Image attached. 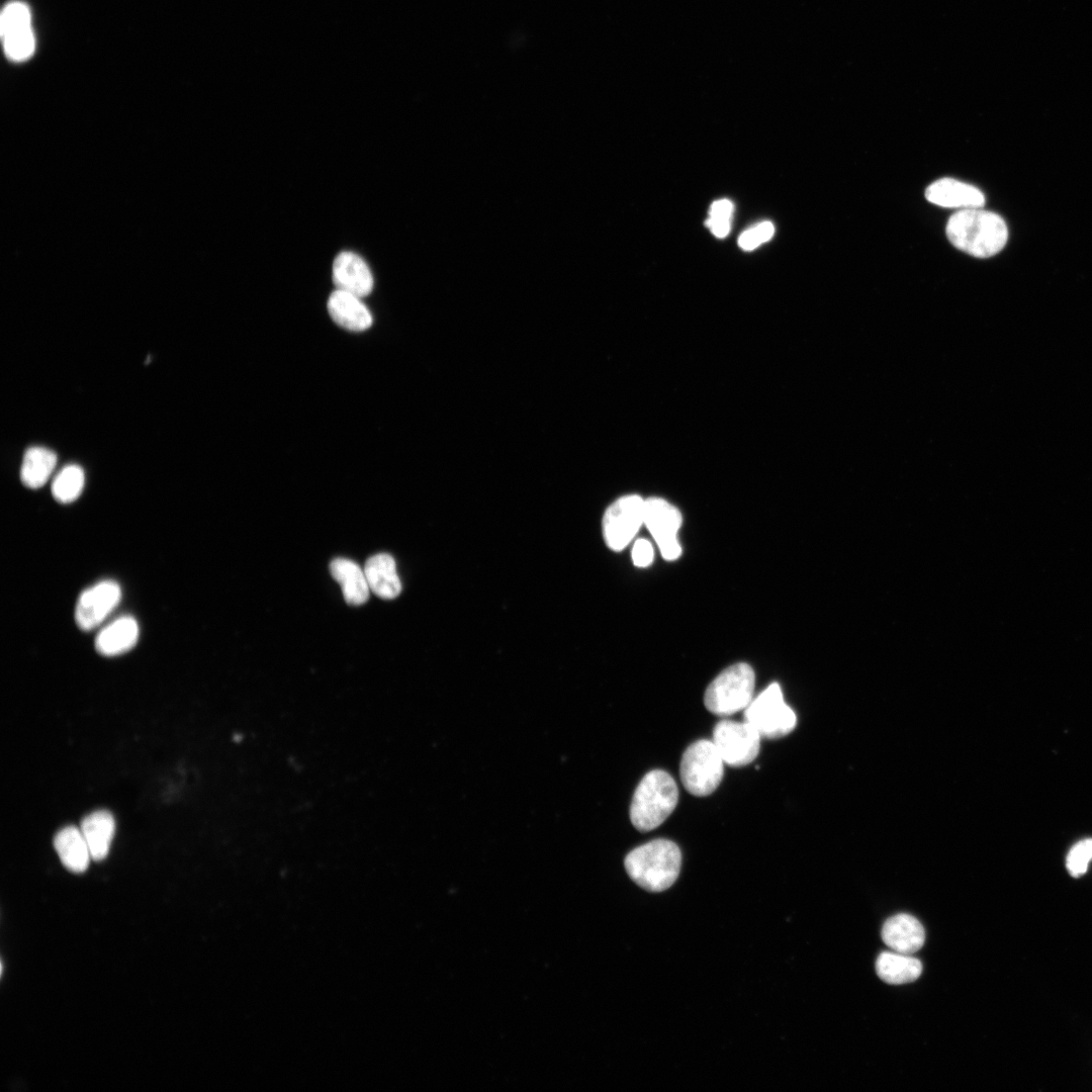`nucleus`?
<instances>
[{
    "instance_id": "obj_22",
    "label": "nucleus",
    "mask_w": 1092,
    "mask_h": 1092,
    "mask_svg": "<svg viewBox=\"0 0 1092 1092\" xmlns=\"http://www.w3.org/2000/svg\"><path fill=\"white\" fill-rule=\"evenodd\" d=\"M85 482L83 469L76 464H69L61 469L52 483V493L60 503L74 502L82 492Z\"/></svg>"
},
{
    "instance_id": "obj_19",
    "label": "nucleus",
    "mask_w": 1092,
    "mask_h": 1092,
    "mask_svg": "<svg viewBox=\"0 0 1092 1092\" xmlns=\"http://www.w3.org/2000/svg\"><path fill=\"white\" fill-rule=\"evenodd\" d=\"M330 571L334 579L341 584L348 604L358 606L368 600L370 588L364 569L354 561L336 558L330 564Z\"/></svg>"
},
{
    "instance_id": "obj_10",
    "label": "nucleus",
    "mask_w": 1092,
    "mask_h": 1092,
    "mask_svg": "<svg viewBox=\"0 0 1092 1092\" xmlns=\"http://www.w3.org/2000/svg\"><path fill=\"white\" fill-rule=\"evenodd\" d=\"M120 598L121 588L113 580H103L86 588L76 603V624L84 631L96 628L115 609Z\"/></svg>"
},
{
    "instance_id": "obj_23",
    "label": "nucleus",
    "mask_w": 1092,
    "mask_h": 1092,
    "mask_svg": "<svg viewBox=\"0 0 1092 1092\" xmlns=\"http://www.w3.org/2000/svg\"><path fill=\"white\" fill-rule=\"evenodd\" d=\"M2 38L4 52L10 60L21 62L33 54L35 39L31 27L7 34Z\"/></svg>"
},
{
    "instance_id": "obj_7",
    "label": "nucleus",
    "mask_w": 1092,
    "mask_h": 1092,
    "mask_svg": "<svg viewBox=\"0 0 1092 1092\" xmlns=\"http://www.w3.org/2000/svg\"><path fill=\"white\" fill-rule=\"evenodd\" d=\"M760 734L748 722L719 721L713 730V743L723 761L740 767L750 763L758 755Z\"/></svg>"
},
{
    "instance_id": "obj_20",
    "label": "nucleus",
    "mask_w": 1092,
    "mask_h": 1092,
    "mask_svg": "<svg viewBox=\"0 0 1092 1092\" xmlns=\"http://www.w3.org/2000/svg\"><path fill=\"white\" fill-rule=\"evenodd\" d=\"M876 971L884 982L891 985H902L919 978L922 972V964L911 954L884 951L877 959Z\"/></svg>"
},
{
    "instance_id": "obj_26",
    "label": "nucleus",
    "mask_w": 1092,
    "mask_h": 1092,
    "mask_svg": "<svg viewBox=\"0 0 1092 1092\" xmlns=\"http://www.w3.org/2000/svg\"><path fill=\"white\" fill-rule=\"evenodd\" d=\"M1092 860V838H1087L1076 843L1067 855V870L1073 877H1079L1086 873L1089 862Z\"/></svg>"
},
{
    "instance_id": "obj_1",
    "label": "nucleus",
    "mask_w": 1092,
    "mask_h": 1092,
    "mask_svg": "<svg viewBox=\"0 0 1092 1092\" xmlns=\"http://www.w3.org/2000/svg\"><path fill=\"white\" fill-rule=\"evenodd\" d=\"M946 236L959 250L977 258H989L999 253L1008 239L1004 219L991 211L964 208L947 221Z\"/></svg>"
},
{
    "instance_id": "obj_28",
    "label": "nucleus",
    "mask_w": 1092,
    "mask_h": 1092,
    "mask_svg": "<svg viewBox=\"0 0 1092 1092\" xmlns=\"http://www.w3.org/2000/svg\"><path fill=\"white\" fill-rule=\"evenodd\" d=\"M631 555L636 566L646 567L653 561L654 550L649 541L639 539L634 543Z\"/></svg>"
},
{
    "instance_id": "obj_2",
    "label": "nucleus",
    "mask_w": 1092,
    "mask_h": 1092,
    "mask_svg": "<svg viewBox=\"0 0 1092 1092\" xmlns=\"http://www.w3.org/2000/svg\"><path fill=\"white\" fill-rule=\"evenodd\" d=\"M629 877L649 892H661L676 881L681 864L679 847L668 839H655L631 850L624 860Z\"/></svg>"
},
{
    "instance_id": "obj_14",
    "label": "nucleus",
    "mask_w": 1092,
    "mask_h": 1092,
    "mask_svg": "<svg viewBox=\"0 0 1092 1092\" xmlns=\"http://www.w3.org/2000/svg\"><path fill=\"white\" fill-rule=\"evenodd\" d=\"M352 293L336 289L328 299V311L340 327L351 332H363L372 325V314L361 300Z\"/></svg>"
},
{
    "instance_id": "obj_8",
    "label": "nucleus",
    "mask_w": 1092,
    "mask_h": 1092,
    "mask_svg": "<svg viewBox=\"0 0 1092 1092\" xmlns=\"http://www.w3.org/2000/svg\"><path fill=\"white\" fill-rule=\"evenodd\" d=\"M644 524V499L629 494L614 502L603 518V535L609 548L624 549Z\"/></svg>"
},
{
    "instance_id": "obj_21",
    "label": "nucleus",
    "mask_w": 1092,
    "mask_h": 1092,
    "mask_svg": "<svg viewBox=\"0 0 1092 1092\" xmlns=\"http://www.w3.org/2000/svg\"><path fill=\"white\" fill-rule=\"evenodd\" d=\"M57 464V455L44 447H30L23 456L20 479L30 488L42 486L51 476Z\"/></svg>"
},
{
    "instance_id": "obj_15",
    "label": "nucleus",
    "mask_w": 1092,
    "mask_h": 1092,
    "mask_svg": "<svg viewBox=\"0 0 1092 1092\" xmlns=\"http://www.w3.org/2000/svg\"><path fill=\"white\" fill-rule=\"evenodd\" d=\"M139 624L130 616H122L106 625L95 638L96 651L115 656L130 650L139 639Z\"/></svg>"
},
{
    "instance_id": "obj_17",
    "label": "nucleus",
    "mask_w": 1092,
    "mask_h": 1092,
    "mask_svg": "<svg viewBox=\"0 0 1092 1092\" xmlns=\"http://www.w3.org/2000/svg\"><path fill=\"white\" fill-rule=\"evenodd\" d=\"M55 849L62 863L73 873H83L92 859L87 841L80 827L67 826L54 839Z\"/></svg>"
},
{
    "instance_id": "obj_12",
    "label": "nucleus",
    "mask_w": 1092,
    "mask_h": 1092,
    "mask_svg": "<svg viewBox=\"0 0 1092 1092\" xmlns=\"http://www.w3.org/2000/svg\"><path fill=\"white\" fill-rule=\"evenodd\" d=\"M883 941L894 951L913 954L924 944L925 931L917 918L910 914H896L886 920L882 927Z\"/></svg>"
},
{
    "instance_id": "obj_3",
    "label": "nucleus",
    "mask_w": 1092,
    "mask_h": 1092,
    "mask_svg": "<svg viewBox=\"0 0 1092 1092\" xmlns=\"http://www.w3.org/2000/svg\"><path fill=\"white\" fill-rule=\"evenodd\" d=\"M678 801V789L673 778L661 769L646 774L638 784L630 806L634 827L647 832L658 827L672 813Z\"/></svg>"
},
{
    "instance_id": "obj_6",
    "label": "nucleus",
    "mask_w": 1092,
    "mask_h": 1092,
    "mask_svg": "<svg viewBox=\"0 0 1092 1092\" xmlns=\"http://www.w3.org/2000/svg\"><path fill=\"white\" fill-rule=\"evenodd\" d=\"M744 719L761 737L775 739L789 734L796 726L795 712L786 705L781 687L770 684L744 710Z\"/></svg>"
},
{
    "instance_id": "obj_4",
    "label": "nucleus",
    "mask_w": 1092,
    "mask_h": 1092,
    "mask_svg": "<svg viewBox=\"0 0 1092 1092\" xmlns=\"http://www.w3.org/2000/svg\"><path fill=\"white\" fill-rule=\"evenodd\" d=\"M755 674L744 662L725 668L708 686L704 703L717 716H730L744 711L753 699Z\"/></svg>"
},
{
    "instance_id": "obj_27",
    "label": "nucleus",
    "mask_w": 1092,
    "mask_h": 1092,
    "mask_svg": "<svg viewBox=\"0 0 1092 1092\" xmlns=\"http://www.w3.org/2000/svg\"><path fill=\"white\" fill-rule=\"evenodd\" d=\"M774 233V224L764 220L744 231L738 239V246L745 251L754 250L759 245L770 240Z\"/></svg>"
},
{
    "instance_id": "obj_18",
    "label": "nucleus",
    "mask_w": 1092,
    "mask_h": 1092,
    "mask_svg": "<svg viewBox=\"0 0 1092 1092\" xmlns=\"http://www.w3.org/2000/svg\"><path fill=\"white\" fill-rule=\"evenodd\" d=\"M80 829L87 841L92 859H104L109 852L115 832L112 814L105 810L95 811L82 820Z\"/></svg>"
},
{
    "instance_id": "obj_5",
    "label": "nucleus",
    "mask_w": 1092,
    "mask_h": 1092,
    "mask_svg": "<svg viewBox=\"0 0 1092 1092\" xmlns=\"http://www.w3.org/2000/svg\"><path fill=\"white\" fill-rule=\"evenodd\" d=\"M723 759L713 741L702 739L692 743L680 760V779L685 789L694 796L705 797L720 785Z\"/></svg>"
},
{
    "instance_id": "obj_11",
    "label": "nucleus",
    "mask_w": 1092,
    "mask_h": 1092,
    "mask_svg": "<svg viewBox=\"0 0 1092 1092\" xmlns=\"http://www.w3.org/2000/svg\"><path fill=\"white\" fill-rule=\"evenodd\" d=\"M333 281L339 290L361 298L373 288V276L366 262L353 252H342L333 263Z\"/></svg>"
},
{
    "instance_id": "obj_24",
    "label": "nucleus",
    "mask_w": 1092,
    "mask_h": 1092,
    "mask_svg": "<svg viewBox=\"0 0 1092 1092\" xmlns=\"http://www.w3.org/2000/svg\"><path fill=\"white\" fill-rule=\"evenodd\" d=\"M0 26L2 37L31 27V15L28 7L22 2L7 4L1 13Z\"/></svg>"
},
{
    "instance_id": "obj_16",
    "label": "nucleus",
    "mask_w": 1092,
    "mask_h": 1092,
    "mask_svg": "<svg viewBox=\"0 0 1092 1092\" xmlns=\"http://www.w3.org/2000/svg\"><path fill=\"white\" fill-rule=\"evenodd\" d=\"M364 572L370 590L382 599H394L401 590L393 557L386 553L371 556L365 563Z\"/></svg>"
},
{
    "instance_id": "obj_9",
    "label": "nucleus",
    "mask_w": 1092,
    "mask_h": 1092,
    "mask_svg": "<svg viewBox=\"0 0 1092 1092\" xmlns=\"http://www.w3.org/2000/svg\"><path fill=\"white\" fill-rule=\"evenodd\" d=\"M681 514L671 504L660 497L644 499V524L654 538L662 557L675 560L681 553L677 532L681 526Z\"/></svg>"
},
{
    "instance_id": "obj_13",
    "label": "nucleus",
    "mask_w": 1092,
    "mask_h": 1092,
    "mask_svg": "<svg viewBox=\"0 0 1092 1092\" xmlns=\"http://www.w3.org/2000/svg\"><path fill=\"white\" fill-rule=\"evenodd\" d=\"M925 197L933 204L950 208H978L985 204V196L978 188L951 178L930 184Z\"/></svg>"
},
{
    "instance_id": "obj_25",
    "label": "nucleus",
    "mask_w": 1092,
    "mask_h": 1092,
    "mask_svg": "<svg viewBox=\"0 0 1092 1092\" xmlns=\"http://www.w3.org/2000/svg\"><path fill=\"white\" fill-rule=\"evenodd\" d=\"M732 213L733 204L728 199L716 200L711 204L706 224L714 236L724 238L729 234Z\"/></svg>"
}]
</instances>
